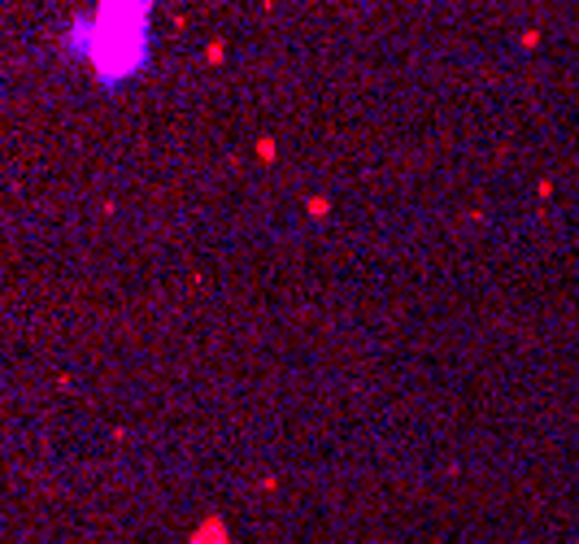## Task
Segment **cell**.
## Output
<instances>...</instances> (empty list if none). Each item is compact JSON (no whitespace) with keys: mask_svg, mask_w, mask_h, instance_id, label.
<instances>
[{"mask_svg":"<svg viewBox=\"0 0 579 544\" xmlns=\"http://www.w3.org/2000/svg\"><path fill=\"white\" fill-rule=\"evenodd\" d=\"M149 9L153 0H101L92 18L78 22L74 48L83 53L105 83L135 74L149 53Z\"/></svg>","mask_w":579,"mask_h":544,"instance_id":"6da1fadb","label":"cell"}]
</instances>
